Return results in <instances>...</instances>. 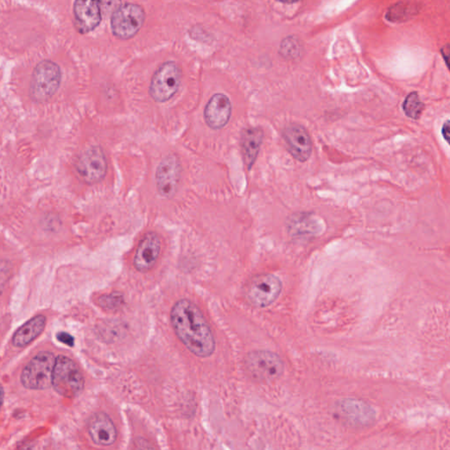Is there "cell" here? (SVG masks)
I'll return each instance as SVG.
<instances>
[{"mask_svg": "<svg viewBox=\"0 0 450 450\" xmlns=\"http://www.w3.org/2000/svg\"><path fill=\"white\" fill-rule=\"evenodd\" d=\"M57 339L59 343L67 345V346L68 347L74 346V338L72 337L70 334L61 331V333L58 334Z\"/></svg>", "mask_w": 450, "mask_h": 450, "instance_id": "cell-25", "label": "cell"}, {"mask_svg": "<svg viewBox=\"0 0 450 450\" xmlns=\"http://www.w3.org/2000/svg\"><path fill=\"white\" fill-rule=\"evenodd\" d=\"M441 53L442 55L443 59H444L447 67L449 68V45L446 44L444 47H442L441 49Z\"/></svg>", "mask_w": 450, "mask_h": 450, "instance_id": "cell-28", "label": "cell"}, {"mask_svg": "<svg viewBox=\"0 0 450 450\" xmlns=\"http://www.w3.org/2000/svg\"><path fill=\"white\" fill-rule=\"evenodd\" d=\"M336 416L346 425L364 428L373 423L374 412L366 403L356 399H345L335 407Z\"/></svg>", "mask_w": 450, "mask_h": 450, "instance_id": "cell-11", "label": "cell"}, {"mask_svg": "<svg viewBox=\"0 0 450 450\" xmlns=\"http://www.w3.org/2000/svg\"><path fill=\"white\" fill-rule=\"evenodd\" d=\"M146 12L142 6L124 3L117 6L111 16V29L114 36L121 40L132 38L143 27Z\"/></svg>", "mask_w": 450, "mask_h": 450, "instance_id": "cell-3", "label": "cell"}, {"mask_svg": "<svg viewBox=\"0 0 450 450\" xmlns=\"http://www.w3.org/2000/svg\"><path fill=\"white\" fill-rule=\"evenodd\" d=\"M88 432L94 442L101 446L113 444L117 437L113 420L103 413H98L91 417L88 422Z\"/></svg>", "mask_w": 450, "mask_h": 450, "instance_id": "cell-16", "label": "cell"}, {"mask_svg": "<svg viewBox=\"0 0 450 450\" xmlns=\"http://www.w3.org/2000/svg\"><path fill=\"white\" fill-rule=\"evenodd\" d=\"M418 9L415 2H399L390 6L386 17L390 22H404L415 15Z\"/></svg>", "mask_w": 450, "mask_h": 450, "instance_id": "cell-20", "label": "cell"}, {"mask_svg": "<svg viewBox=\"0 0 450 450\" xmlns=\"http://www.w3.org/2000/svg\"><path fill=\"white\" fill-rule=\"evenodd\" d=\"M442 135L443 139H445L446 142L449 143V136H450L449 120H447L445 121V123L442 125Z\"/></svg>", "mask_w": 450, "mask_h": 450, "instance_id": "cell-27", "label": "cell"}, {"mask_svg": "<svg viewBox=\"0 0 450 450\" xmlns=\"http://www.w3.org/2000/svg\"><path fill=\"white\" fill-rule=\"evenodd\" d=\"M280 52L284 58L295 59L301 53L300 42L294 36H290L282 42Z\"/></svg>", "mask_w": 450, "mask_h": 450, "instance_id": "cell-22", "label": "cell"}, {"mask_svg": "<svg viewBox=\"0 0 450 450\" xmlns=\"http://www.w3.org/2000/svg\"><path fill=\"white\" fill-rule=\"evenodd\" d=\"M182 165L178 157L169 155L161 161L156 172L157 192L164 198H172L178 190Z\"/></svg>", "mask_w": 450, "mask_h": 450, "instance_id": "cell-10", "label": "cell"}, {"mask_svg": "<svg viewBox=\"0 0 450 450\" xmlns=\"http://www.w3.org/2000/svg\"><path fill=\"white\" fill-rule=\"evenodd\" d=\"M182 81V70L173 61L161 64L154 73L150 85V94L157 103H166L178 92Z\"/></svg>", "mask_w": 450, "mask_h": 450, "instance_id": "cell-7", "label": "cell"}, {"mask_svg": "<svg viewBox=\"0 0 450 450\" xmlns=\"http://www.w3.org/2000/svg\"><path fill=\"white\" fill-rule=\"evenodd\" d=\"M282 288V282L275 275H259L246 284L245 297L249 303L255 307H268L277 300Z\"/></svg>", "mask_w": 450, "mask_h": 450, "instance_id": "cell-8", "label": "cell"}, {"mask_svg": "<svg viewBox=\"0 0 450 450\" xmlns=\"http://www.w3.org/2000/svg\"><path fill=\"white\" fill-rule=\"evenodd\" d=\"M288 230L292 235L304 238L317 235L320 230V223L310 214L295 215L288 222Z\"/></svg>", "mask_w": 450, "mask_h": 450, "instance_id": "cell-19", "label": "cell"}, {"mask_svg": "<svg viewBox=\"0 0 450 450\" xmlns=\"http://www.w3.org/2000/svg\"><path fill=\"white\" fill-rule=\"evenodd\" d=\"M47 320L44 315H37L15 331L12 343L16 347H24L40 336L44 331Z\"/></svg>", "mask_w": 450, "mask_h": 450, "instance_id": "cell-18", "label": "cell"}, {"mask_svg": "<svg viewBox=\"0 0 450 450\" xmlns=\"http://www.w3.org/2000/svg\"><path fill=\"white\" fill-rule=\"evenodd\" d=\"M55 363L54 354L41 352L29 361L23 370L21 383L29 390H45L52 386V376Z\"/></svg>", "mask_w": 450, "mask_h": 450, "instance_id": "cell-6", "label": "cell"}, {"mask_svg": "<svg viewBox=\"0 0 450 450\" xmlns=\"http://www.w3.org/2000/svg\"><path fill=\"white\" fill-rule=\"evenodd\" d=\"M73 12L75 24L82 34L94 31L101 21L100 2L98 1L78 0L74 3Z\"/></svg>", "mask_w": 450, "mask_h": 450, "instance_id": "cell-15", "label": "cell"}, {"mask_svg": "<svg viewBox=\"0 0 450 450\" xmlns=\"http://www.w3.org/2000/svg\"><path fill=\"white\" fill-rule=\"evenodd\" d=\"M264 133L261 128H248L241 135L243 159L248 170H251L257 159Z\"/></svg>", "mask_w": 450, "mask_h": 450, "instance_id": "cell-17", "label": "cell"}, {"mask_svg": "<svg viewBox=\"0 0 450 450\" xmlns=\"http://www.w3.org/2000/svg\"><path fill=\"white\" fill-rule=\"evenodd\" d=\"M245 365L250 376L259 382L277 380L284 371V363L281 357L266 350L249 353L245 357Z\"/></svg>", "mask_w": 450, "mask_h": 450, "instance_id": "cell-4", "label": "cell"}, {"mask_svg": "<svg viewBox=\"0 0 450 450\" xmlns=\"http://www.w3.org/2000/svg\"><path fill=\"white\" fill-rule=\"evenodd\" d=\"M160 251L159 236L155 232L147 233L140 241L135 254V268L140 272L150 270L156 265Z\"/></svg>", "mask_w": 450, "mask_h": 450, "instance_id": "cell-13", "label": "cell"}, {"mask_svg": "<svg viewBox=\"0 0 450 450\" xmlns=\"http://www.w3.org/2000/svg\"><path fill=\"white\" fill-rule=\"evenodd\" d=\"M85 380L76 363L67 356L55 358L52 386L61 396L73 399L84 389Z\"/></svg>", "mask_w": 450, "mask_h": 450, "instance_id": "cell-2", "label": "cell"}, {"mask_svg": "<svg viewBox=\"0 0 450 450\" xmlns=\"http://www.w3.org/2000/svg\"><path fill=\"white\" fill-rule=\"evenodd\" d=\"M3 401H4V390L0 386V408H1Z\"/></svg>", "mask_w": 450, "mask_h": 450, "instance_id": "cell-29", "label": "cell"}, {"mask_svg": "<svg viewBox=\"0 0 450 450\" xmlns=\"http://www.w3.org/2000/svg\"><path fill=\"white\" fill-rule=\"evenodd\" d=\"M12 270L11 262L4 261V259L0 261V295L3 294L6 284H8L10 278H11Z\"/></svg>", "mask_w": 450, "mask_h": 450, "instance_id": "cell-24", "label": "cell"}, {"mask_svg": "<svg viewBox=\"0 0 450 450\" xmlns=\"http://www.w3.org/2000/svg\"><path fill=\"white\" fill-rule=\"evenodd\" d=\"M282 137L288 150L295 159L305 162L311 155L312 142L310 135L304 126L298 123L288 125L282 131Z\"/></svg>", "mask_w": 450, "mask_h": 450, "instance_id": "cell-12", "label": "cell"}, {"mask_svg": "<svg viewBox=\"0 0 450 450\" xmlns=\"http://www.w3.org/2000/svg\"><path fill=\"white\" fill-rule=\"evenodd\" d=\"M61 69L53 61L44 60L36 65L31 84V95L36 101H45L55 94L60 85Z\"/></svg>", "mask_w": 450, "mask_h": 450, "instance_id": "cell-5", "label": "cell"}, {"mask_svg": "<svg viewBox=\"0 0 450 450\" xmlns=\"http://www.w3.org/2000/svg\"><path fill=\"white\" fill-rule=\"evenodd\" d=\"M123 303V295L119 293L103 295V297L98 299V304L101 307L107 309V310H116V309L121 307Z\"/></svg>", "mask_w": 450, "mask_h": 450, "instance_id": "cell-23", "label": "cell"}, {"mask_svg": "<svg viewBox=\"0 0 450 450\" xmlns=\"http://www.w3.org/2000/svg\"><path fill=\"white\" fill-rule=\"evenodd\" d=\"M231 114V101L223 94L213 95L205 110L206 123L213 130H220L225 127L228 123Z\"/></svg>", "mask_w": 450, "mask_h": 450, "instance_id": "cell-14", "label": "cell"}, {"mask_svg": "<svg viewBox=\"0 0 450 450\" xmlns=\"http://www.w3.org/2000/svg\"><path fill=\"white\" fill-rule=\"evenodd\" d=\"M402 108L407 117L413 120H418L422 116L425 104L420 101L417 92H412L404 101Z\"/></svg>", "mask_w": 450, "mask_h": 450, "instance_id": "cell-21", "label": "cell"}, {"mask_svg": "<svg viewBox=\"0 0 450 450\" xmlns=\"http://www.w3.org/2000/svg\"><path fill=\"white\" fill-rule=\"evenodd\" d=\"M76 170L85 183L95 184L103 180L107 171V161L103 149L92 146L84 150L77 160Z\"/></svg>", "mask_w": 450, "mask_h": 450, "instance_id": "cell-9", "label": "cell"}, {"mask_svg": "<svg viewBox=\"0 0 450 450\" xmlns=\"http://www.w3.org/2000/svg\"><path fill=\"white\" fill-rule=\"evenodd\" d=\"M171 322L174 331L184 346L195 356L202 358L212 356L216 340L205 315L189 299H182L171 311Z\"/></svg>", "mask_w": 450, "mask_h": 450, "instance_id": "cell-1", "label": "cell"}, {"mask_svg": "<svg viewBox=\"0 0 450 450\" xmlns=\"http://www.w3.org/2000/svg\"><path fill=\"white\" fill-rule=\"evenodd\" d=\"M134 450H156L153 448V446L146 440L139 438L135 445Z\"/></svg>", "mask_w": 450, "mask_h": 450, "instance_id": "cell-26", "label": "cell"}]
</instances>
